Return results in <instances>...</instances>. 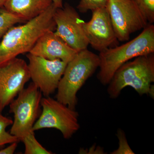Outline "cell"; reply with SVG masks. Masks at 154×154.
I'll return each instance as SVG.
<instances>
[{
    "label": "cell",
    "mask_w": 154,
    "mask_h": 154,
    "mask_svg": "<svg viewBox=\"0 0 154 154\" xmlns=\"http://www.w3.org/2000/svg\"><path fill=\"white\" fill-rule=\"evenodd\" d=\"M57 8L53 3L44 13L25 22L13 26L0 42V66L19 54L29 53L38 38L49 30L55 31L54 14Z\"/></svg>",
    "instance_id": "cell-1"
},
{
    "label": "cell",
    "mask_w": 154,
    "mask_h": 154,
    "mask_svg": "<svg viewBox=\"0 0 154 154\" xmlns=\"http://www.w3.org/2000/svg\"><path fill=\"white\" fill-rule=\"evenodd\" d=\"M154 52V26L147 25L136 37L125 44L106 48L99 55L100 64L97 78L103 85L110 83L113 75L128 60Z\"/></svg>",
    "instance_id": "cell-2"
},
{
    "label": "cell",
    "mask_w": 154,
    "mask_h": 154,
    "mask_svg": "<svg viewBox=\"0 0 154 154\" xmlns=\"http://www.w3.org/2000/svg\"><path fill=\"white\" fill-rule=\"evenodd\" d=\"M154 53L141 55L128 61L116 70L110 83L107 92L112 99L118 98L127 86L131 87L140 96L146 94L154 98Z\"/></svg>",
    "instance_id": "cell-3"
},
{
    "label": "cell",
    "mask_w": 154,
    "mask_h": 154,
    "mask_svg": "<svg viewBox=\"0 0 154 154\" xmlns=\"http://www.w3.org/2000/svg\"><path fill=\"white\" fill-rule=\"evenodd\" d=\"M99 55L88 48L78 52L67 64L57 90V100L75 110L78 91L99 67Z\"/></svg>",
    "instance_id": "cell-4"
},
{
    "label": "cell",
    "mask_w": 154,
    "mask_h": 154,
    "mask_svg": "<svg viewBox=\"0 0 154 154\" xmlns=\"http://www.w3.org/2000/svg\"><path fill=\"white\" fill-rule=\"evenodd\" d=\"M42 95L38 88L31 83L9 105L10 113L14 116L10 133L19 141L33 131V125L40 115Z\"/></svg>",
    "instance_id": "cell-5"
},
{
    "label": "cell",
    "mask_w": 154,
    "mask_h": 154,
    "mask_svg": "<svg viewBox=\"0 0 154 154\" xmlns=\"http://www.w3.org/2000/svg\"><path fill=\"white\" fill-rule=\"evenodd\" d=\"M42 110L33 128V131L54 128L60 131L64 138L69 139L80 128L79 113L50 96L42 98Z\"/></svg>",
    "instance_id": "cell-6"
},
{
    "label": "cell",
    "mask_w": 154,
    "mask_h": 154,
    "mask_svg": "<svg viewBox=\"0 0 154 154\" xmlns=\"http://www.w3.org/2000/svg\"><path fill=\"white\" fill-rule=\"evenodd\" d=\"M106 8L118 41H128L131 33L147 25L134 0H108Z\"/></svg>",
    "instance_id": "cell-7"
},
{
    "label": "cell",
    "mask_w": 154,
    "mask_h": 154,
    "mask_svg": "<svg viewBox=\"0 0 154 154\" xmlns=\"http://www.w3.org/2000/svg\"><path fill=\"white\" fill-rule=\"evenodd\" d=\"M27 57L32 83L45 97L54 94L57 90L67 63L60 60H49L29 53Z\"/></svg>",
    "instance_id": "cell-8"
},
{
    "label": "cell",
    "mask_w": 154,
    "mask_h": 154,
    "mask_svg": "<svg viewBox=\"0 0 154 154\" xmlns=\"http://www.w3.org/2000/svg\"><path fill=\"white\" fill-rule=\"evenodd\" d=\"M28 64L16 57L0 66V112L8 106L30 80Z\"/></svg>",
    "instance_id": "cell-9"
},
{
    "label": "cell",
    "mask_w": 154,
    "mask_h": 154,
    "mask_svg": "<svg viewBox=\"0 0 154 154\" xmlns=\"http://www.w3.org/2000/svg\"><path fill=\"white\" fill-rule=\"evenodd\" d=\"M56 25L54 32L70 47L79 52L88 48L89 43L83 28V20L68 3L57 8L54 14Z\"/></svg>",
    "instance_id": "cell-10"
},
{
    "label": "cell",
    "mask_w": 154,
    "mask_h": 154,
    "mask_svg": "<svg viewBox=\"0 0 154 154\" xmlns=\"http://www.w3.org/2000/svg\"><path fill=\"white\" fill-rule=\"evenodd\" d=\"M92 18L82 22L83 28L89 44L99 52L117 46L116 38L110 15L106 7L92 11Z\"/></svg>",
    "instance_id": "cell-11"
},
{
    "label": "cell",
    "mask_w": 154,
    "mask_h": 154,
    "mask_svg": "<svg viewBox=\"0 0 154 154\" xmlns=\"http://www.w3.org/2000/svg\"><path fill=\"white\" fill-rule=\"evenodd\" d=\"M78 52L67 44L54 31L49 30L38 38L29 53L49 60H60L68 63Z\"/></svg>",
    "instance_id": "cell-12"
},
{
    "label": "cell",
    "mask_w": 154,
    "mask_h": 154,
    "mask_svg": "<svg viewBox=\"0 0 154 154\" xmlns=\"http://www.w3.org/2000/svg\"><path fill=\"white\" fill-rule=\"evenodd\" d=\"M53 3L52 0H6L4 7L27 22L44 13Z\"/></svg>",
    "instance_id": "cell-13"
},
{
    "label": "cell",
    "mask_w": 154,
    "mask_h": 154,
    "mask_svg": "<svg viewBox=\"0 0 154 154\" xmlns=\"http://www.w3.org/2000/svg\"><path fill=\"white\" fill-rule=\"evenodd\" d=\"M25 21L9 12L5 8H0V39L8 30L18 23H25Z\"/></svg>",
    "instance_id": "cell-14"
},
{
    "label": "cell",
    "mask_w": 154,
    "mask_h": 154,
    "mask_svg": "<svg viewBox=\"0 0 154 154\" xmlns=\"http://www.w3.org/2000/svg\"><path fill=\"white\" fill-rule=\"evenodd\" d=\"M24 144L25 154H52L37 141L34 131H31L21 140Z\"/></svg>",
    "instance_id": "cell-15"
},
{
    "label": "cell",
    "mask_w": 154,
    "mask_h": 154,
    "mask_svg": "<svg viewBox=\"0 0 154 154\" xmlns=\"http://www.w3.org/2000/svg\"><path fill=\"white\" fill-rule=\"evenodd\" d=\"M13 120L6 117L0 112V147L8 144L18 142L19 140L6 131L8 127L12 125Z\"/></svg>",
    "instance_id": "cell-16"
},
{
    "label": "cell",
    "mask_w": 154,
    "mask_h": 154,
    "mask_svg": "<svg viewBox=\"0 0 154 154\" xmlns=\"http://www.w3.org/2000/svg\"><path fill=\"white\" fill-rule=\"evenodd\" d=\"M148 22H154V0H134Z\"/></svg>",
    "instance_id": "cell-17"
},
{
    "label": "cell",
    "mask_w": 154,
    "mask_h": 154,
    "mask_svg": "<svg viewBox=\"0 0 154 154\" xmlns=\"http://www.w3.org/2000/svg\"><path fill=\"white\" fill-rule=\"evenodd\" d=\"M108 0H80L77 9L79 12L85 13L99 8L106 7Z\"/></svg>",
    "instance_id": "cell-18"
},
{
    "label": "cell",
    "mask_w": 154,
    "mask_h": 154,
    "mask_svg": "<svg viewBox=\"0 0 154 154\" xmlns=\"http://www.w3.org/2000/svg\"><path fill=\"white\" fill-rule=\"evenodd\" d=\"M116 136L119 140V147L113 151L111 154H134L128 144L125 133L122 130L119 128L116 133Z\"/></svg>",
    "instance_id": "cell-19"
},
{
    "label": "cell",
    "mask_w": 154,
    "mask_h": 154,
    "mask_svg": "<svg viewBox=\"0 0 154 154\" xmlns=\"http://www.w3.org/2000/svg\"><path fill=\"white\" fill-rule=\"evenodd\" d=\"M18 146V142L11 143L8 146L0 150V154H13L15 152Z\"/></svg>",
    "instance_id": "cell-20"
},
{
    "label": "cell",
    "mask_w": 154,
    "mask_h": 154,
    "mask_svg": "<svg viewBox=\"0 0 154 154\" xmlns=\"http://www.w3.org/2000/svg\"><path fill=\"white\" fill-rule=\"evenodd\" d=\"M53 3L57 8H62L63 7V0H52Z\"/></svg>",
    "instance_id": "cell-21"
},
{
    "label": "cell",
    "mask_w": 154,
    "mask_h": 154,
    "mask_svg": "<svg viewBox=\"0 0 154 154\" xmlns=\"http://www.w3.org/2000/svg\"><path fill=\"white\" fill-rule=\"evenodd\" d=\"M6 0H0V8H4Z\"/></svg>",
    "instance_id": "cell-22"
}]
</instances>
